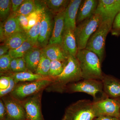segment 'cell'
I'll return each instance as SVG.
<instances>
[{
	"label": "cell",
	"mask_w": 120,
	"mask_h": 120,
	"mask_svg": "<svg viewBox=\"0 0 120 120\" xmlns=\"http://www.w3.org/2000/svg\"><path fill=\"white\" fill-rule=\"evenodd\" d=\"M76 57L79 63L83 79L102 80L104 75L102 63L96 54L84 49L78 50Z\"/></svg>",
	"instance_id": "7a4b0ae2"
},
{
	"label": "cell",
	"mask_w": 120,
	"mask_h": 120,
	"mask_svg": "<svg viewBox=\"0 0 120 120\" xmlns=\"http://www.w3.org/2000/svg\"><path fill=\"white\" fill-rule=\"evenodd\" d=\"M42 54L41 49L34 46L25 54L24 58L28 71L35 73Z\"/></svg>",
	"instance_id": "d6986e66"
},
{
	"label": "cell",
	"mask_w": 120,
	"mask_h": 120,
	"mask_svg": "<svg viewBox=\"0 0 120 120\" xmlns=\"http://www.w3.org/2000/svg\"><path fill=\"white\" fill-rule=\"evenodd\" d=\"M61 45L68 56L76 57L78 49L74 31L71 29H64Z\"/></svg>",
	"instance_id": "ac0fdd59"
},
{
	"label": "cell",
	"mask_w": 120,
	"mask_h": 120,
	"mask_svg": "<svg viewBox=\"0 0 120 120\" xmlns=\"http://www.w3.org/2000/svg\"><path fill=\"white\" fill-rule=\"evenodd\" d=\"M11 71L12 73L19 72L18 67V58H13L11 64Z\"/></svg>",
	"instance_id": "8d00e7d4"
},
{
	"label": "cell",
	"mask_w": 120,
	"mask_h": 120,
	"mask_svg": "<svg viewBox=\"0 0 120 120\" xmlns=\"http://www.w3.org/2000/svg\"><path fill=\"white\" fill-rule=\"evenodd\" d=\"M112 24L111 22L108 20L102 21L90 37L86 45V49L96 54L101 63L105 58L106 39L110 31Z\"/></svg>",
	"instance_id": "5b68a950"
},
{
	"label": "cell",
	"mask_w": 120,
	"mask_h": 120,
	"mask_svg": "<svg viewBox=\"0 0 120 120\" xmlns=\"http://www.w3.org/2000/svg\"><path fill=\"white\" fill-rule=\"evenodd\" d=\"M20 26L24 31L26 32L28 30V22L27 16L20 15L17 16Z\"/></svg>",
	"instance_id": "d6a6232c"
},
{
	"label": "cell",
	"mask_w": 120,
	"mask_h": 120,
	"mask_svg": "<svg viewBox=\"0 0 120 120\" xmlns=\"http://www.w3.org/2000/svg\"><path fill=\"white\" fill-rule=\"evenodd\" d=\"M24 1V0H11V15H15Z\"/></svg>",
	"instance_id": "836d02e7"
},
{
	"label": "cell",
	"mask_w": 120,
	"mask_h": 120,
	"mask_svg": "<svg viewBox=\"0 0 120 120\" xmlns=\"http://www.w3.org/2000/svg\"><path fill=\"white\" fill-rule=\"evenodd\" d=\"M110 32L113 36H120V12L114 19Z\"/></svg>",
	"instance_id": "1f68e13d"
},
{
	"label": "cell",
	"mask_w": 120,
	"mask_h": 120,
	"mask_svg": "<svg viewBox=\"0 0 120 120\" xmlns=\"http://www.w3.org/2000/svg\"><path fill=\"white\" fill-rule=\"evenodd\" d=\"M102 20L101 15L95 13L90 18L76 26L74 34L78 50L86 49L88 39L101 25Z\"/></svg>",
	"instance_id": "277c9868"
},
{
	"label": "cell",
	"mask_w": 120,
	"mask_h": 120,
	"mask_svg": "<svg viewBox=\"0 0 120 120\" xmlns=\"http://www.w3.org/2000/svg\"><path fill=\"white\" fill-rule=\"evenodd\" d=\"M65 92H83L91 95L93 102H97L108 98L104 92L101 80L82 79L71 84L67 87Z\"/></svg>",
	"instance_id": "3957f363"
},
{
	"label": "cell",
	"mask_w": 120,
	"mask_h": 120,
	"mask_svg": "<svg viewBox=\"0 0 120 120\" xmlns=\"http://www.w3.org/2000/svg\"><path fill=\"white\" fill-rule=\"evenodd\" d=\"M17 84L11 77L1 75L0 77V98L9 94L14 90Z\"/></svg>",
	"instance_id": "cb8c5ba5"
},
{
	"label": "cell",
	"mask_w": 120,
	"mask_h": 120,
	"mask_svg": "<svg viewBox=\"0 0 120 120\" xmlns=\"http://www.w3.org/2000/svg\"><path fill=\"white\" fill-rule=\"evenodd\" d=\"M43 6L41 10V19L38 44V47L41 49L46 46L49 43L53 27L52 13L46 7L43 2Z\"/></svg>",
	"instance_id": "9c48e42d"
},
{
	"label": "cell",
	"mask_w": 120,
	"mask_h": 120,
	"mask_svg": "<svg viewBox=\"0 0 120 120\" xmlns=\"http://www.w3.org/2000/svg\"><path fill=\"white\" fill-rule=\"evenodd\" d=\"M83 79L79 63L76 57L69 56L68 62L62 73L52 78V83L45 90L47 92L63 93L69 84Z\"/></svg>",
	"instance_id": "6da1fadb"
},
{
	"label": "cell",
	"mask_w": 120,
	"mask_h": 120,
	"mask_svg": "<svg viewBox=\"0 0 120 120\" xmlns=\"http://www.w3.org/2000/svg\"><path fill=\"white\" fill-rule=\"evenodd\" d=\"M4 103L7 116L5 120H26V114L21 101L9 94L0 98Z\"/></svg>",
	"instance_id": "30bf717a"
},
{
	"label": "cell",
	"mask_w": 120,
	"mask_h": 120,
	"mask_svg": "<svg viewBox=\"0 0 120 120\" xmlns=\"http://www.w3.org/2000/svg\"><path fill=\"white\" fill-rule=\"evenodd\" d=\"M94 120H120L118 118L109 116H101L95 118Z\"/></svg>",
	"instance_id": "ab89813d"
},
{
	"label": "cell",
	"mask_w": 120,
	"mask_h": 120,
	"mask_svg": "<svg viewBox=\"0 0 120 120\" xmlns=\"http://www.w3.org/2000/svg\"><path fill=\"white\" fill-rule=\"evenodd\" d=\"M4 24V41L14 34L24 31L22 28L17 16L11 15Z\"/></svg>",
	"instance_id": "44dd1931"
},
{
	"label": "cell",
	"mask_w": 120,
	"mask_h": 120,
	"mask_svg": "<svg viewBox=\"0 0 120 120\" xmlns=\"http://www.w3.org/2000/svg\"><path fill=\"white\" fill-rule=\"evenodd\" d=\"M43 91L22 101L26 111L27 120H45L41 110V98Z\"/></svg>",
	"instance_id": "8fae6325"
},
{
	"label": "cell",
	"mask_w": 120,
	"mask_h": 120,
	"mask_svg": "<svg viewBox=\"0 0 120 120\" xmlns=\"http://www.w3.org/2000/svg\"><path fill=\"white\" fill-rule=\"evenodd\" d=\"M118 102H119V104H120V99H118ZM119 119L120 120V118H119Z\"/></svg>",
	"instance_id": "60d3db41"
},
{
	"label": "cell",
	"mask_w": 120,
	"mask_h": 120,
	"mask_svg": "<svg viewBox=\"0 0 120 120\" xmlns=\"http://www.w3.org/2000/svg\"><path fill=\"white\" fill-rule=\"evenodd\" d=\"M18 63L19 72L28 71L26 67V61L24 57L18 58Z\"/></svg>",
	"instance_id": "e575fe53"
},
{
	"label": "cell",
	"mask_w": 120,
	"mask_h": 120,
	"mask_svg": "<svg viewBox=\"0 0 120 120\" xmlns=\"http://www.w3.org/2000/svg\"><path fill=\"white\" fill-rule=\"evenodd\" d=\"M35 46L28 39L19 48L15 49H10L8 53L12 58L23 57L26 53Z\"/></svg>",
	"instance_id": "d4e9b609"
},
{
	"label": "cell",
	"mask_w": 120,
	"mask_h": 120,
	"mask_svg": "<svg viewBox=\"0 0 120 120\" xmlns=\"http://www.w3.org/2000/svg\"><path fill=\"white\" fill-rule=\"evenodd\" d=\"M28 37L26 31L17 32L7 38L4 43L10 49H15L21 46L26 40Z\"/></svg>",
	"instance_id": "7402d4cb"
},
{
	"label": "cell",
	"mask_w": 120,
	"mask_h": 120,
	"mask_svg": "<svg viewBox=\"0 0 120 120\" xmlns=\"http://www.w3.org/2000/svg\"><path fill=\"white\" fill-rule=\"evenodd\" d=\"M92 104L93 102L87 99L75 102L66 109L62 120H94L97 117Z\"/></svg>",
	"instance_id": "8992f818"
},
{
	"label": "cell",
	"mask_w": 120,
	"mask_h": 120,
	"mask_svg": "<svg viewBox=\"0 0 120 120\" xmlns=\"http://www.w3.org/2000/svg\"><path fill=\"white\" fill-rule=\"evenodd\" d=\"M120 12V0H99L95 13L101 15L102 21L108 20L112 23Z\"/></svg>",
	"instance_id": "7c38bea8"
},
{
	"label": "cell",
	"mask_w": 120,
	"mask_h": 120,
	"mask_svg": "<svg viewBox=\"0 0 120 120\" xmlns=\"http://www.w3.org/2000/svg\"><path fill=\"white\" fill-rule=\"evenodd\" d=\"M42 53L51 61L67 60L68 55L61 45L49 44L41 49Z\"/></svg>",
	"instance_id": "e0dca14e"
},
{
	"label": "cell",
	"mask_w": 120,
	"mask_h": 120,
	"mask_svg": "<svg viewBox=\"0 0 120 120\" xmlns=\"http://www.w3.org/2000/svg\"><path fill=\"white\" fill-rule=\"evenodd\" d=\"M52 81V79H43L18 83L9 94L17 100L23 101L45 90Z\"/></svg>",
	"instance_id": "52a82bcc"
},
{
	"label": "cell",
	"mask_w": 120,
	"mask_h": 120,
	"mask_svg": "<svg viewBox=\"0 0 120 120\" xmlns=\"http://www.w3.org/2000/svg\"><path fill=\"white\" fill-rule=\"evenodd\" d=\"M4 75L11 76L13 78L17 84L19 83L20 82H31L41 80H52V78L50 77H45L32 73L29 71L17 73L9 72Z\"/></svg>",
	"instance_id": "ffe728a7"
},
{
	"label": "cell",
	"mask_w": 120,
	"mask_h": 120,
	"mask_svg": "<svg viewBox=\"0 0 120 120\" xmlns=\"http://www.w3.org/2000/svg\"><path fill=\"white\" fill-rule=\"evenodd\" d=\"M11 14V0H0V22H4Z\"/></svg>",
	"instance_id": "f546056e"
},
{
	"label": "cell",
	"mask_w": 120,
	"mask_h": 120,
	"mask_svg": "<svg viewBox=\"0 0 120 120\" xmlns=\"http://www.w3.org/2000/svg\"><path fill=\"white\" fill-rule=\"evenodd\" d=\"M82 0H71L65 11L64 18V29L75 31L76 27V18L77 12Z\"/></svg>",
	"instance_id": "9a60e30c"
},
{
	"label": "cell",
	"mask_w": 120,
	"mask_h": 120,
	"mask_svg": "<svg viewBox=\"0 0 120 120\" xmlns=\"http://www.w3.org/2000/svg\"><path fill=\"white\" fill-rule=\"evenodd\" d=\"M12 59L8 53L0 57V76L11 72L10 66Z\"/></svg>",
	"instance_id": "4dcf8cb0"
},
{
	"label": "cell",
	"mask_w": 120,
	"mask_h": 120,
	"mask_svg": "<svg viewBox=\"0 0 120 120\" xmlns=\"http://www.w3.org/2000/svg\"><path fill=\"white\" fill-rule=\"evenodd\" d=\"M42 5V7H43ZM41 8V9H42ZM41 10L39 14L38 20L36 24L26 32L28 39L35 46H38V39L40 33V26L41 21Z\"/></svg>",
	"instance_id": "83f0119b"
},
{
	"label": "cell",
	"mask_w": 120,
	"mask_h": 120,
	"mask_svg": "<svg viewBox=\"0 0 120 120\" xmlns=\"http://www.w3.org/2000/svg\"><path fill=\"white\" fill-rule=\"evenodd\" d=\"M67 60L51 61L49 72V77L53 78L62 73L66 67Z\"/></svg>",
	"instance_id": "f1b7e54d"
},
{
	"label": "cell",
	"mask_w": 120,
	"mask_h": 120,
	"mask_svg": "<svg viewBox=\"0 0 120 120\" xmlns=\"http://www.w3.org/2000/svg\"><path fill=\"white\" fill-rule=\"evenodd\" d=\"M26 120H27V119H26Z\"/></svg>",
	"instance_id": "b9f144b4"
},
{
	"label": "cell",
	"mask_w": 120,
	"mask_h": 120,
	"mask_svg": "<svg viewBox=\"0 0 120 120\" xmlns=\"http://www.w3.org/2000/svg\"><path fill=\"white\" fill-rule=\"evenodd\" d=\"M37 5L35 0H26L23 2L15 15L16 16L20 15L28 16L36 11Z\"/></svg>",
	"instance_id": "484cf974"
},
{
	"label": "cell",
	"mask_w": 120,
	"mask_h": 120,
	"mask_svg": "<svg viewBox=\"0 0 120 120\" xmlns=\"http://www.w3.org/2000/svg\"><path fill=\"white\" fill-rule=\"evenodd\" d=\"M103 90L108 98L120 99V80L110 75L104 74L102 80Z\"/></svg>",
	"instance_id": "4fadbf2b"
},
{
	"label": "cell",
	"mask_w": 120,
	"mask_h": 120,
	"mask_svg": "<svg viewBox=\"0 0 120 120\" xmlns=\"http://www.w3.org/2000/svg\"><path fill=\"white\" fill-rule=\"evenodd\" d=\"M7 116V112L4 103L2 99L0 100V120H5Z\"/></svg>",
	"instance_id": "d590c367"
},
{
	"label": "cell",
	"mask_w": 120,
	"mask_h": 120,
	"mask_svg": "<svg viewBox=\"0 0 120 120\" xmlns=\"http://www.w3.org/2000/svg\"><path fill=\"white\" fill-rule=\"evenodd\" d=\"M93 102V109L96 117L109 116L119 119L120 107L118 100L107 98Z\"/></svg>",
	"instance_id": "ba28073f"
},
{
	"label": "cell",
	"mask_w": 120,
	"mask_h": 120,
	"mask_svg": "<svg viewBox=\"0 0 120 120\" xmlns=\"http://www.w3.org/2000/svg\"><path fill=\"white\" fill-rule=\"evenodd\" d=\"M9 48L4 43L0 45V57L8 53Z\"/></svg>",
	"instance_id": "74e56055"
},
{
	"label": "cell",
	"mask_w": 120,
	"mask_h": 120,
	"mask_svg": "<svg viewBox=\"0 0 120 120\" xmlns=\"http://www.w3.org/2000/svg\"><path fill=\"white\" fill-rule=\"evenodd\" d=\"M65 11L66 9L54 16L53 29L49 44H62V37L64 30Z\"/></svg>",
	"instance_id": "2e32d148"
},
{
	"label": "cell",
	"mask_w": 120,
	"mask_h": 120,
	"mask_svg": "<svg viewBox=\"0 0 120 120\" xmlns=\"http://www.w3.org/2000/svg\"><path fill=\"white\" fill-rule=\"evenodd\" d=\"M0 42H4V24L0 22Z\"/></svg>",
	"instance_id": "f35d334b"
},
{
	"label": "cell",
	"mask_w": 120,
	"mask_h": 120,
	"mask_svg": "<svg viewBox=\"0 0 120 120\" xmlns=\"http://www.w3.org/2000/svg\"><path fill=\"white\" fill-rule=\"evenodd\" d=\"M42 1L49 11L55 16L66 9L70 0H46Z\"/></svg>",
	"instance_id": "603a6c76"
},
{
	"label": "cell",
	"mask_w": 120,
	"mask_h": 120,
	"mask_svg": "<svg viewBox=\"0 0 120 120\" xmlns=\"http://www.w3.org/2000/svg\"><path fill=\"white\" fill-rule=\"evenodd\" d=\"M98 4L97 0H84L80 4L76 18V26L90 18L96 12Z\"/></svg>",
	"instance_id": "5bb4252c"
},
{
	"label": "cell",
	"mask_w": 120,
	"mask_h": 120,
	"mask_svg": "<svg viewBox=\"0 0 120 120\" xmlns=\"http://www.w3.org/2000/svg\"><path fill=\"white\" fill-rule=\"evenodd\" d=\"M51 61L42 53L35 74L45 77H49V72Z\"/></svg>",
	"instance_id": "4316f807"
}]
</instances>
